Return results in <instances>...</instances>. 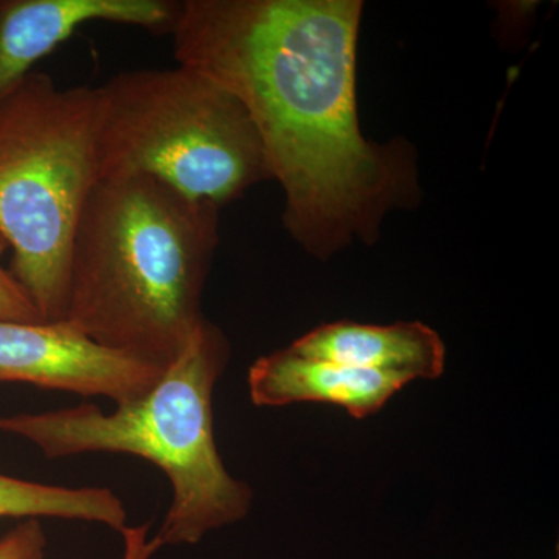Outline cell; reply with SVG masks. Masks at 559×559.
<instances>
[{"instance_id": "1", "label": "cell", "mask_w": 559, "mask_h": 559, "mask_svg": "<svg viewBox=\"0 0 559 559\" xmlns=\"http://www.w3.org/2000/svg\"><path fill=\"white\" fill-rule=\"evenodd\" d=\"M360 16L358 0H183L171 32L178 64L248 110L285 193L286 229L316 257L370 241L418 193L407 145L360 131Z\"/></svg>"}, {"instance_id": "11", "label": "cell", "mask_w": 559, "mask_h": 559, "mask_svg": "<svg viewBox=\"0 0 559 559\" xmlns=\"http://www.w3.org/2000/svg\"><path fill=\"white\" fill-rule=\"evenodd\" d=\"M9 250L7 241L0 237V320L14 322H43L38 310L9 267H3L2 259Z\"/></svg>"}, {"instance_id": "2", "label": "cell", "mask_w": 559, "mask_h": 559, "mask_svg": "<svg viewBox=\"0 0 559 559\" xmlns=\"http://www.w3.org/2000/svg\"><path fill=\"white\" fill-rule=\"evenodd\" d=\"M218 215L151 176L98 180L73 237L66 319L103 347L167 369L204 319Z\"/></svg>"}, {"instance_id": "12", "label": "cell", "mask_w": 559, "mask_h": 559, "mask_svg": "<svg viewBox=\"0 0 559 559\" xmlns=\"http://www.w3.org/2000/svg\"><path fill=\"white\" fill-rule=\"evenodd\" d=\"M47 538L39 520H25L0 536V559H46Z\"/></svg>"}, {"instance_id": "9", "label": "cell", "mask_w": 559, "mask_h": 559, "mask_svg": "<svg viewBox=\"0 0 559 559\" xmlns=\"http://www.w3.org/2000/svg\"><path fill=\"white\" fill-rule=\"evenodd\" d=\"M288 348L308 358L401 374L411 381L440 378L447 360L439 333L421 322L366 325L342 320L310 331Z\"/></svg>"}, {"instance_id": "8", "label": "cell", "mask_w": 559, "mask_h": 559, "mask_svg": "<svg viewBox=\"0 0 559 559\" xmlns=\"http://www.w3.org/2000/svg\"><path fill=\"white\" fill-rule=\"evenodd\" d=\"M411 380L297 355L289 348L255 360L249 369L250 400L259 407L325 403L362 419L377 414Z\"/></svg>"}, {"instance_id": "5", "label": "cell", "mask_w": 559, "mask_h": 559, "mask_svg": "<svg viewBox=\"0 0 559 559\" xmlns=\"http://www.w3.org/2000/svg\"><path fill=\"white\" fill-rule=\"evenodd\" d=\"M100 95V179L146 175L218 209L272 179L248 110L200 70H128Z\"/></svg>"}, {"instance_id": "10", "label": "cell", "mask_w": 559, "mask_h": 559, "mask_svg": "<svg viewBox=\"0 0 559 559\" xmlns=\"http://www.w3.org/2000/svg\"><path fill=\"white\" fill-rule=\"evenodd\" d=\"M2 518H58L97 522L121 532L127 527L123 502L108 488H68L14 479L0 474Z\"/></svg>"}, {"instance_id": "6", "label": "cell", "mask_w": 559, "mask_h": 559, "mask_svg": "<svg viewBox=\"0 0 559 559\" xmlns=\"http://www.w3.org/2000/svg\"><path fill=\"white\" fill-rule=\"evenodd\" d=\"M164 367L97 344L70 320H0V382H25L128 403L148 392Z\"/></svg>"}, {"instance_id": "7", "label": "cell", "mask_w": 559, "mask_h": 559, "mask_svg": "<svg viewBox=\"0 0 559 559\" xmlns=\"http://www.w3.org/2000/svg\"><path fill=\"white\" fill-rule=\"evenodd\" d=\"M180 2L171 0H0V102L90 22L171 35Z\"/></svg>"}, {"instance_id": "13", "label": "cell", "mask_w": 559, "mask_h": 559, "mask_svg": "<svg viewBox=\"0 0 559 559\" xmlns=\"http://www.w3.org/2000/svg\"><path fill=\"white\" fill-rule=\"evenodd\" d=\"M123 538V554L120 559H151L162 549L159 540L150 539V524L121 530Z\"/></svg>"}, {"instance_id": "3", "label": "cell", "mask_w": 559, "mask_h": 559, "mask_svg": "<svg viewBox=\"0 0 559 559\" xmlns=\"http://www.w3.org/2000/svg\"><path fill=\"white\" fill-rule=\"evenodd\" d=\"M230 358L229 342L207 319L159 381L139 399L105 414L81 404L44 414L0 417V432L32 441L47 459L116 452L148 460L173 487L160 546L200 543L213 530L248 516L253 492L227 473L213 429V390Z\"/></svg>"}, {"instance_id": "4", "label": "cell", "mask_w": 559, "mask_h": 559, "mask_svg": "<svg viewBox=\"0 0 559 559\" xmlns=\"http://www.w3.org/2000/svg\"><path fill=\"white\" fill-rule=\"evenodd\" d=\"M100 87L62 90L28 73L0 102V237L43 322L64 320L70 253L100 180Z\"/></svg>"}]
</instances>
